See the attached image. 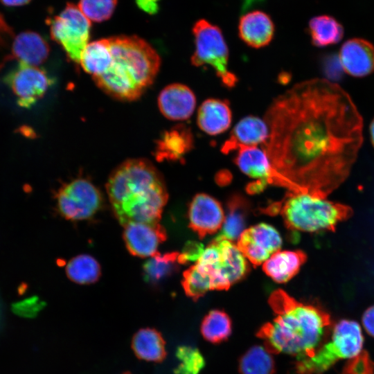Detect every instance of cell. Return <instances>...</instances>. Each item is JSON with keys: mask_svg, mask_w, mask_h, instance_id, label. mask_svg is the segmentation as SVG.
<instances>
[{"mask_svg": "<svg viewBox=\"0 0 374 374\" xmlns=\"http://www.w3.org/2000/svg\"><path fill=\"white\" fill-rule=\"evenodd\" d=\"M116 4L117 0H80L78 6L90 21L102 22L112 17Z\"/></svg>", "mask_w": 374, "mask_h": 374, "instance_id": "cell-34", "label": "cell"}, {"mask_svg": "<svg viewBox=\"0 0 374 374\" xmlns=\"http://www.w3.org/2000/svg\"><path fill=\"white\" fill-rule=\"evenodd\" d=\"M131 347L138 359L147 362L160 363L167 355L166 341L153 328L139 329L132 337Z\"/></svg>", "mask_w": 374, "mask_h": 374, "instance_id": "cell-24", "label": "cell"}, {"mask_svg": "<svg viewBox=\"0 0 374 374\" xmlns=\"http://www.w3.org/2000/svg\"><path fill=\"white\" fill-rule=\"evenodd\" d=\"M204 250L201 242L196 241L188 242L181 253H179V260L180 264H185L188 262H197L201 257Z\"/></svg>", "mask_w": 374, "mask_h": 374, "instance_id": "cell-36", "label": "cell"}, {"mask_svg": "<svg viewBox=\"0 0 374 374\" xmlns=\"http://www.w3.org/2000/svg\"><path fill=\"white\" fill-rule=\"evenodd\" d=\"M115 217L130 222H159L168 200L163 179L151 161L130 159L110 174L106 185Z\"/></svg>", "mask_w": 374, "mask_h": 374, "instance_id": "cell-3", "label": "cell"}, {"mask_svg": "<svg viewBox=\"0 0 374 374\" xmlns=\"http://www.w3.org/2000/svg\"><path fill=\"white\" fill-rule=\"evenodd\" d=\"M264 150L280 185L327 197L348 177L364 143V119L350 94L326 78L300 82L276 98Z\"/></svg>", "mask_w": 374, "mask_h": 374, "instance_id": "cell-1", "label": "cell"}, {"mask_svg": "<svg viewBox=\"0 0 374 374\" xmlns=\"http://www.w3.org/2000/svg\"><path fill=\"white\" fill-rule=\"evenodd\" d=\"M9 57L18 62L39 66L48 58L50 47L46 39L33 30L15 35L10 46Z\"/></svg>", "mask_w": 374, "mask_h": 374, "instance_id": "cell-19", "label": "cell"}, {"mask_svg": "<svg viewBox=\"0 0 374 374\" xmlns=\"http://www.w3.org/2000/svg\"><path fill=\"white\" fill-rule=\"evenodd\" d=\"M312 355L296 359L297 374H323L340 359H352L362 351L364 337L358 323L342 319Z\"/></svg>", "mask_w": 374, "mask_h": 374, "instance_id": "cell-6", "label": "cell"}, {"mask_svg": "<svg viewBox=\"0 0 374 374\" xmlns=\"http://www.w3.org/2000/svg\"><path fill=\"white\" fill-rule=\"evenodd\" d=\"M340 374H374V362L368 353L362 351L350 359Z\"/></svg>", "mask_w": 374, "mask_h": 374, "instance_id": "cell-35", "label": "cell"}, {"mask_svg": "<svg viewBox=\"0 0 374 374\" xmlns=\"http://www.w3.org/2000/svg\"><path fill=\"white\" fill-rule=\"evenodd\" d=\"M176 357L179 364L175 374H199L206 364L202 353L190 346H180L177 348Z\"/></svg>", "mask_w": 374, "mask_h": 374, "instance_id": "cell-32", "label": "cell"}, {"mask_svg": "<svg viewBox=\"0 0 374 374\" xmlns=\"http://www.w3.org/2000/svg\"><path fill=\"white\" fill-rule=\"evenodd\" d=\"M179 255L178 252L157 253L150 257L143 269L146 281L156 284L172 274L180 264Z\"/></svg>", "mask_w": 374, "mask_h": 374, "instance_id": "cell-31", "label": "cell"}, {"mask_svg": "<svg viewBox=\"0 0 374 374\" xmlns=\"http://www.w3.org/2000/svg\"><path fill=\"white\" fill-rule=\"evenodd\" d=\"M16 98L19 107L29 109L46 93L52 79L39 66L18 62L3 78Z\"/></svg>", "mask_w": 374, "mask_h": 374, "instance_id": "cell-11", "label": "cell"}, {"mask_svg": "<svg viewBox=\"0 0 374 374\" xmlns=\"http://www.w3.org/2000/svg\"><path fill=\"white\" fill-rule=\"evenodd\" d=\"M269 128L265 121L255 116L242 118L232 130L229 138L222 145L221 151L228 154L240 147L265 144Z\"/></svg>", "mask_w": 374, "mask_h": 374, "instance_id": "cell-18", "label": "cell"}, {"mask_svg": "<svg viewBox=\"0 0 374 374\" xmlns=\"http://www.w3.org/2000/svg\"><path fill=\"white\" fill-rule=\"evenodd\" d=\"M235 163L244 174L255 180L263 181L268 184H280L264 149L258 146L240 147L235 157Z\"/></svg>", "mask_w": 374, "mask_h": 374, "instance_id": "cell-20", "label": "cell"}, {"mask_svg": "<svg viewBox=\"0 0 374 374\" xmlns=\"http://www.w3.org/2000/svg\"><path fill=\"white\" fill-rule=\"evenodd\" d=\"M280 211L287 227L310 233L335 230L339 222L352 215L350 207L307 191L291 190Z\"/></svg>", "mask_w": 374, "mask_h": 374, "instance_id": "cell-5", "label": "cell"}, {"mask_svg": "<svg viewBox=\"0 0 374 374\" xmlns=\"http://www.w3.org/2000/svg\"><path fill=\"white\" fill-rule=\"evenodd\" d=\"M338 60L342 70L350 76L370 75L374 73V45L363 38H350L342 44Z\"/></svg>", "mask_w": 374, "mask_h": 374, "instance_id": "cell-14", "label": "cell"}, {"mask_svg": "<svg viewBox=\"0 0 374 374\" xmlns=\"http://www.w3.org/2000/svg\"><path fill=\"white\" fill-rule=\"evenodd\" d=\"M247 204L238 197H233L228 204L224 222L219 234L231 242L238 241L246 229Z\"/></svg>", "mask_w": 374, "mask_h": 374, "instance_id": "cell-28", "label": "cell"}, {"mask_svg": "<svg viewBox=\"0 0 374 374\" xmlns=\"http://www.w3.org/2000/svg\"><path fill=\"white\" fill-rule=\"evenodd\" d=\"M200 332L207 341L220 344L227 340L231 335V320L224 311L213 310L204 317Z\"/></svg>", "mask_w": 374, "mask_h": 374, "instance_id": "cell-29", "label": "cell"}, {"mask_svg": "<svg viewBox=\"0 0 374 374\" xmlns=\"http://www.w3.org/2000/svg\"><path fill=\"white\" fill-rule=\"evenodd\" d=\"M195 265L209 277L212 290H228L248 269V260L237 244L219 235L204 249Z\"/></svg>", "mask_w": 374, "mask_h": 374, "instance_id": "cell-7", "label": "cell"}, {"mask_svg": "<svg viewBox=\"0 0 374 374\" xmlns=\"http://www.w3.org/2000/svg\"><path fill=\"white\" fill-rule=\"evenodd\" d=\"M238 371L240 374H274L272 353L265 346H251L240 357Z\"/></svg>", "mask_w": 374, "mask_h": 374, "instance_id": "cell-27", "label": "cell"}, {"mask_svg": "<svg viewBox=\"0 0 374 374\" xmlns=\"http://www.w3.org/2000/svg\"><path fill=\"white\" fill-rule=\"evenodd\" d=\"M282 242L280 233L273 226L259 223L246 229L236 244L249 262L259 265L279 251Z\"/></svg>", "mask_w": 374, "mask_h": 374, "instance_id": "cell-12", "label": "cell"}, {"mask_svg": "<svg viewBox=\"0 0 374 374\" xmlns=\"http://www.w3.org/2000/svg\"><path fill=\"white\" fill-rule=\"evenodd\" d=\"M306 260L301 251H278L263 263V270L277 283H285L293 278Z\"/></svg>", "mask_w": 374, "mask_h": 374, "instance_id": "cell-23", "label": "cell"}, {"mask_svg": "<svg viewBox=\"0 0 374 374\" xmlns=\"http://www.w3.org/2000/svg\"><path fill=\"white\" fill-rule=\"evenodd\" d=\"M123 226L125 246L135 256L150 258L157 254L166 238V231L159 222H130Z\"/></svg>", "mask_w": 374, "mask_h": 374, "instance_id": "cell-13", "label": "cell"}, {"mask_svg": "<svg viewBox=\"0 0 374 374\" xmlns=\"http://www.w3.org/2000/svg\"><path fill=\"white\" fill-rule=\"evenodd\" d=\"M224 216L220 203L204 193L195 195L188 208L189 225L200 237L221 229Z\"/></svg>", "mask_w": 374, "mask_h": 374, "instance_id": "cell-15", "label": "cell"}, {"mask_svg": "<svg viewBox=\"0 0 374 374\" xmlns=\"http://www.w3.org/2000/svg\"><path fill=\"white\" fill-rule=\"evenodd\" d=\"M15 35L13 29L0 12V50L10 48Z\"/></svg>", "mask_w": 374, "mask_h": 374, "instance_id": "cell-37", "label": "cell"}, {"mask_svg": "<svg viewBox=\"0 0 374 374\" xmlns=\"http://www.w3.org/2000/svg\"><path fill=\"white\" fill-rule=\"evenodd\" d=\"M112 62V53L108 38L89 42L84 49L79 63L83 70L92 78L104 73Z\"/></svg>", "mask_w": 374, "mask_h": 374, "instance_id": "cell-26", "label": "cell"}, {"mask_svg": "<svg viewBox=\"0 0 374 374\" xmlns=\"http://www.w3.org/2000/svg\"><path fill=\"white\" fill-rule=\"evenodd\" d=\"M182 285L186 294L197 300L207 292L212 290L209 277L195 264L184 274Z\"/></svg>", "mask_w": 374, "mask_h": 374, "instance_id": "cell-33", "label": "cell"}, {"mask_svg": "<svg viewBox=\"0 0 374 374\" xmlns=\"http://www.w3.org/2000/svg\"><path fill=\"white\" fill-rule=\"evenodd\" d=\"M51 39L60 44L72 61L79 63L89 44L91 21L78 6L67 3L59 15L48 18Z\"/></svg>", "mask_w": 374, "mask_h": 374, "instance_id": "cell-9", "label": "cell"}, {"mask_svg": "<svg viewBox=\"0 0 374 374\" xmlns=\"http://www.w3.org/2000/svg\"><path fill=\"white\" fill-rule=\"evenodd\" d=\"M231 121V110L229 102L225 100L206 99L201 104L197 111L198 127L211 136H215L227 130Z\"/></svg>", "mask_w": 374, "mask_h": 374, "instance_id": "cell-22", "label": "cell"}, {"mask_svg": "<svg viewBox=\"0 0 374 374\" xmlns=\"http://www.w3.org/2000/svg\"><path fill=\"white\" fill-rule=\"evenodd\" d=\"M161 113L172 121H184L193 114L196 97L193 91L181 83L170 84L164 87L158 96Z\"/></svg>", "mask_w": 374, "mask_h": 374, "instance_id": "cell-16", "label": "cell"}, {"mask_svg": "<svg viewBox=\"0 0 374 374\" xmlns=\"http://www.w3.org/2000/svg\"><path fill=\"white\" fill-rule=\"evenodd\" d=\"M369 134H370L371 144L374 148V118L372 119V121L370 123Z\"/></svg>", "mask_w": 374, "mask_h": 374, "instance_id": "cell-41", "label": "cell"}, {"mask_svg": "<svg viewBox=\"0 0 374 374\" xmlns=\"http://www.w3.org/2000/svg\"><path fill=\"white\" fill-rule=\"evenodd\" d=\"M139 8L149 15L157 14L159 9L160 0H135Z\"/></svg>", "mask_w": 374, "mask_h": 374, "instance_id": "cell-39", "label": "cell"}, {"mask_svg": "<svg viewBox=\"0 0 374 374\" xmlns=\"http://www.w3.org/2000/svg\"><path fill=\"white\" fill-rule=\"evenodd\" d=\"M65 271L71 280L81 285L96 282L101 274L98 261L87 254L78 255L71 258L68 262Z\"/></svg>", "mask_w": 374, "mask_h": 374, "instance_id": "cell-30", "label": "cell"}, {"mask_svg": "<svg viewBox=\"0 0 374 374\" xmlns=\"http://www.w3.org/2000/svg\"><path fill=\"white\" fill-rule=\"evenodd\" d=\"M192 32L195 43L192 64L211 66L224 87H234L238 79L229 70V48L221 29L208 20L200 19L193 24Z\"/></svg>", "mask_w": 374, "mask_h": 374, "instance_id": "cell-8", "label": "cell"}, {"mask_svg": "<svg viewBox=\"0 0 374 374\" xmlns=\"http://www.w3.org/2000/svg\"><path fill=\"white\" fill-rule=\"evenodd\" d=\"M238 30L242 42L250 47L259 48L267 46L271 42L275 26L267 13L254 10L240 17Z\"/></svg>", "mask_w": 374, "mask_h": 374, "instance_id": "cell-17", "label": "cell"}, {"mask_svg": "<svg viewBox=\"0 0 374 374\" xmlns=\"http://www.w3.org/2000/svg\"><path fill=\"white\" fill-rule=\"evenodd\" d=\"M112 62L102 75L92 78L98 87L122 101L139 98L152 84L161 65L157 51L136 35L109 37Z\"/></svg>", "mask_w": 374, "mask_h": 374, "instance_id": "cell-4", "label": "cell"}, {"mask_svg": "<svg viewBox=\"0 0 374 374\" xmlns=\"http://www.w3.org/2000/svg\"><path fill=\"white\" fill-rule=\"evenodd\" d=\"M31 0H0L2 5L9 8H15L28 4Z\"/></svg>", "mask_w": 374, "mask_h": 374, "instance_id": "cell-40", "label": "cell"}, {"mask_svg": "<svg viewBox=\"0 0 374 374\" xmlns=\"http://www.w3.org/2000/svg\"><path fill=\"white\" fill-rule=\"evenodd\" d=\"M308 30L312 44L317 47L337 44L344 35L343 26L335 18L328 15L311 18Z\"/></svg>", "mask_w": 374, "mask_h": 374, "instance_id": "cell-25", "label": "cell"}, {"mask_svg": "<svg viewBox=\"0 0 374 374\" xmlns=\"http://www.w3.org/2000/svg\"><path fill=\"white\" fill-rule=\"evenodd\" d=\"M269 304L276 317L262 326L256 335L272 354L296 359L310 357L327 340L331 320L322 309L299 302L283 290L271 294Z\"/></svg>", "mask_w": 374, "mask_h": 374, "instance_id": "cell-2", "label": "cell"}, {"mask_svg": "<svg viewBox=\"0 0 374 374\" xmlns=\"http://www.w3.org/2000/svg\"><path fill=\"white\" fill-rule=\"evenodd\" d=\"M193 147L194 139L190 129L179 125L163 132L157 141L155 156L159 161H180Z\"/></svg>", "mask_w": 374, "mask_h": 374, "instance_id": "cell-21", "label": "cell"}, {"mask_svg": "<svg viewBox=\"0 0 374 374\" xmlns=\"http://www.w3.org/2000/svg\"><path fill=\"white\" fill-rule=\"evenodd\" d=\"M122 374H132L131 372L130 371H125L124 373H123Z\"/></svg>", "mask_w": 374, "mask_h": 374, "instance_id": "cell-42", "label": "cell"}, {"mask_svg": "<svg viewBox=\"0 0 374 374\" xmlns=\"http://www.w3.org/2000/svg\"><path fill=\"white\" fill-rule=\"evenodd\" d=\"M60 215L69 220H83L93 217L101 208L102 195L91 181L75 179L62 186L56 194Z\"/></svg>", "mask_w": 374, "mask_h": 374, "instance_id": "cell-10", "label": "cell"}, {"mask_svg": "<svg viewBox=\"0 0 374 374\" xmlns=\"http://www.w3.org/2000/svg\"><path fill=\"white\" fill-rule=\"evenodd\" d=\"M362 324L366 332L374 337V305L367 308L364 312Z\"/></svg>", "mask_w": 374, "mask_h": 374, "instance_id": "cell-38", "label": "cell"}]
</instances>
